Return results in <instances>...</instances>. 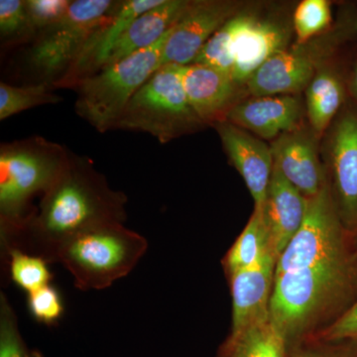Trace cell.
<instances>
[{"label": "cell", "instance_id": "cell-27", "mask_svg": "<svg viewBox=\"0 0 357 357\" xmlns=\"http://www.w3.org/2000/svg\"><path fill=\"white\" fill-rule=\"evenodd\" d=\"M237 15V14H236ZM236 16L227 21L206 42L194 63L208 66L231 75L234 67L232 39L236 29ZM231 77V76H230Z\"/></svg>", "mask_w": 357, "mask_h": 357}, {"label": "cell", "instance_id": "cell-23", "mask_svg": "<svg viewBox=\"0 0 357 357\" xmlns=\"http://www.w3.org/2000/svg\"><path fill=\"white\" fill-rule=\"evenodd\" d=\"M268 252H273V250L264 213L262 206H255V213L243 234L227 253L225 267L229 275L236 273L252 266Z\"/></svg>", "mask_w": 357, "mask_h": 357}, {"label": "cell", "instance_id": "cell-22", "mask_svg": "<svg viewBox=\"0 0 357 357\" xmlns=\"http://www.w3.org/2000/svg\"><path fill=\"white\" fill-rule=\"evenodd\" d=\"M344 100V88L337 75L319 70L307 86V117L312 130L323 133L335 116Z\"/></svg>", "mask_w": 357, "mask_h": 357}, {"label": "cell", "instance_id": "cell-14", "mask_svg": "<svg viewBox=\"0 0 357 357\" xmlns=\"http://www.w3.org/2000/svg\"><path fill=\"white\" fill-rule=\"evenodd\" d=\"M217 129L225 151L245 181L255 206H263L274 168L271 146L229 121H220Z\"/></svg>", "mask_w": 357, "mask_h": 357}, {"label": "cell", "instance_id": "cell-4", "mask_svg": "<svg viewBox=\"0 0 357 357\" xmlns=\"http://www.w3.org/2000/svg\"><path fill=\"white\" fill-rule=\"evenodd\" d=\"M147 249L144 236L123 223H107L70 238L56 263L70 272L79 290H103L128 276Z\"/></svg>", "mask_w": 357, "mask_h": 357}, {"label": "cell", "instance_id": "cell-9", "mask_svg": "<svg viewBox=\"0 0 357 357\" xmlns=\"http://www.w3.org/2000/svg\"><path fill=\"white\" fill-rule=\"evenodd\" d=\"M340 38L342 34L333 33L276 54L250 77L249 93L255 98L291 96L307 89Z\"/></svg>", "mask_w": 357, "mask_h": 357}, {"label": "cell", "instance_id": "cell-34", "mask_svg": "<svg viewBox=\"0 0 357 357\" xmlns=\"http://www.w3.org/2000/svg\"><path fill=\"white\" fill-rule=\"evenodd\" d=\"M351 89L354 96H356L357 98V66L356 69H354V75H352L351 77Z\"/></svg>", "mask_w": 357, "mask_h": 357}, {"label": "cell", "instance_id": "cell-13", "mask_svg": "<svg viewBox=\"0 0 357 357\" xmlns=\"http://www.w3.org/2000/svg\"><path fill=\"white\" fill-rule=\"evenodd\" d=\"M317 133L299 128L272 142L274 166L307 199L319 194L326 181L319 162Z\"/></svg>", "mask_w": 357, "mask_h": 357}, {"label": "cell", "instance_id": "cell-19", "mask_svg": "<svg viewBox=\"0 0 357 357\" xmlns=\"http://www.w3.org/2000/svg\"><path fill=\"white\" fill-rule=\"evenodd\" d=\"M180 73L188 102L199 121H210L227 112L238 86L229 74L196 63L180 66Z\"/></svg>", "mask_w": 357, "mask_h": 357}, {"label": "cell", "instance_id": "cell-1", "mask_svg": "<svg viewBox=\"0 0 357 357\" xmlns=\"http://www.w3.org/2000/svg\"><path fill=\"white\" fill-rule=\"evenodd\" d=\"M126 203V196L112 191L91 167L69 160L4 255L15 248L56 263L59 250L73 237L100 225L123 223Z\"/></svg>", "mask_w": 357, "mask_h": 357}, {"label": "cell", "instance_id": "cell-26", "mask_svg": "<svg viewBox=\"0 0 357 357\" xmlns=\"http://www.w3.org/2000/svg\"><path fill=\"white\" fill-rule=\"evenodd\" d=\"M332 21L330 2L326 0H304L296 8L293 27L297 44L311 41L314 36L326 30Z\"/></svg>", "mask_w": 357, "mask_h": 357}, {"label": "cell", "instance_id": "cell-7", "mask_svg": "<svg viewBox=\"0 0 357 357\" xmlns=\"http://www.w3.org/2000/svg\"><path fill=\"white\" fill-rule=\"evenodd\" d=\"M117 2L76 0L64 20L46 30L29 52V64L44 77L70 69L96 29L114 13Z\"/></svg>", "mask_w": 357, "mask_h": 357}, {"label": "cell", "instance_id": "cell-15", "mask_svg": "<svg viewBox=\"0 0 357 357\" xmlns=\"http://www.w3.org/2000/svg\"><path fill=\"white\" fill-rule=\"evenodd\" d=\"M164 0H129L121 4L109 20L89 37L83 50L70 66L69 74L61 83H79L84 77L102 70L110 52L123 33L138 16L158 6Z\"/></svg>", "mask_w": 357, "mask_h": 357}, {"label": "cell", "instance_id": "cell-25", "mask_svg": "<svg viewBox=\"0 0 357 357\" xmlns=\"http://www.w3.org/2000/svg\"><path fill=\"white\" fill-rule=\"evenodd\" d=\"M61 98L52 93L46 83L15 86L6 83L0 84V119H8L24 110L39 105L56 103Z\"/></svg>", "mask_w": 357, "mask_h": 357}, {"label": "cell", "instance_id": "cell-20", "mask_svg": "<svg viewBox=\"0 0 357 357\" xmlns=\"http://www.w3.org/2000/svg\"><path fill=\"white\" fill-rule=\"evenodd\" d=\"M190 3L191 1L184 0H164L158 6L141 14L114 45L103 68L153 46L182 17Z\"/></svg>", "mask_w": 357, "mask_h": 357}, {"label": "cell", "instance_id": "cell-5", "mask_svg": "<svg viewBox=\"0 0 357 357\" xmlns=\"http://www.w3.org/2000/svg\"><path fill=\"white\" fill-rule=\"evenodd\" d=\"M170 31L153 46L81 79L77 83V114L100 132L114 128L131 98L161 67Z\"/></svg>", "mask_w": 357, "mask_h": 357}, {"label": "cell", "instance_id": "cell-3", "mask_svg": "<svg viewBox=\"0 0 357 357\" xmlns=\"http://www.w3.org/2000/svg\"><path fill=\"white\" fill-rule=\"evenodd\" d=\"M352 276L349 255L275 276L270 318L290 351L310 324L349 289Z\"/></svg>", "mask_w": 357, "mask_h": 357}, {"label": "cell", "instance_id": "cell-18", "mask_svg": "<svg viewBox=\"0 0 357 357\" xmlns=\"http://www.w3.org/2000/svg\"><path fill=\"white\" fill-rule=\"evenodd\" d=\"M307 199L274 166L263 213L277 260L297 234L307 213Z\"/></svg>", "mask_w": 357, "mask_h": 357}, {"label": "cell", "instance_id": "cell-8", "mask_svg": "<svg viewBox=\"0 0 357 357\" xmlns=\"http://www.w3.org/2000/svg\"><path fill=\"white\" fill-rule=\"evenodd\" d=\"M342 227L332 191L326 183L319 194L307 199L304 222L277 260L275 276L347 256Z\"/></svg>", "mask_w": 357, "mask_h": 357}, {"label": "cell", "instance_id": "cell-6", "mask_svg": "<svg viewBox=\"0 0 357 357\" xmlns=\"http://www.w3.org/2000/svg\"><path fill=\"white\" fill-rule=\"evenodd\" d=\"M197 122L202 121L188 102L180 66L165 65L136 91L114 128L143 131L164 143Z\"/></svg>", "mask_w": 357, "mask_h": 357}, {"label": "cell", "instance_id": "cell-32", "mask_svg": "<svg viewBox=\"0 0 357 357\" xmlns=\"http://www.w3.org/2000/svg\"><path fill=\"white\" fill-rule=\"evenodd\" d=\"M290 357H357V340L344 342H304L295 345Z\"/></svg>", "mask_w": 357, "mask_h": 357}, {"label": "cell", "instance_id": "cell-28", "mask_svg": "<svg viewBox=\"0 0 357 357\" xmlns=\"http://www.w3.org/2000/svg\"><path fill=\"white\" fill-rule=\"evenodd\" d=\"M0 357H34L26 347L15 311L4 293L0 294Z\"/></svg>", "mask_w": 357, "mask_h": 357}, {"label": "cell", "instance_id": "cell-30", "mask_svg": "<svg viewBox=\"0 0 357 357\" xmlns=\"http://www.w3.org/2000/svg\"><path fill=\"white\" fill-rule=\"evenodd\" d=\"M26 13L31 31L49 29L64 20L73 1L70 0H27Z\"/></svg>", "mask_w": 357, "mask_h": 357}, {"label": "cell", "instance_id": "cell-16", "mask_svg": "<svg viewBox=\"0 0 357 357\" xmlns=\"http://www.w3.org/2000/svg\"><path fill=\"white\" fill-rule=\"evenodd\" d=\"M303 112L302 102L296 96H258L227 110V119L264 139H276L300 128Z\"/></svg>", "mask_w": 357, "mask_h": 357}, {"label": "cell", "instance_id": "cell-21", "mask_svg": "<svg viewBox=\"0 0 357 357\" xmlns=\"http://www.w3.org/2000/svg\"><path fill=\"white\" fill-rule=\"evenodd\" d=\"M218 357H290V347L269 317L231 333Z\"/></svg>", "mask_w": 357, "mask_h": 357}, {"label": "cell", "instance_id": "cell-17", "mask_svg": "<svg viewBox=\"0 0 357 357\" xmlns=\"http://www.w3.org/2000/svg\"><path fill=\"white\" fill-rule=\"evenodd\" d=\"M277 258L268 252L252 266L230 275L232 294V332L270 317V300Z\"/></svg>", "mask_w": 357, "mask_h": 357}, {"label": "cell", "instance_id": "cell-29", "mask_svg": "<svg viewBox=\"0 0 357 357\" xmlns=\"http://www.w3.org/2000/svg\"><path fill=\"white\" fill-rule=\"evenodd\" d=\"M27 306L33 318L47 326L58 323L64 314L61 294L51 284L27 294Z\"/></svg>", "mask_w": 357, "mask_h": 357}, {"label": "cell", "instance_id": "cell-31", "mask_svg": "<svg viewBox=\"0 0 357 357\" xmlns=\"http://www.w3.org/2000/svg\"><path fill=\"white\" fill-rule=\"evenodd\" d=\"M31 31L25 2L21 0L0 1V33L2 38L21 37Z\"/></svg>", "mask_w": 357, "mask_h": 357}, {"label": "cell", "instance_id": "cell-24", "mask_svg": "<svg viewBox=\"0 0 357 357\" xmlns=\"http://www.w3.org/2000/svg\"><path fill=\"white\" fill-rule=\"evenodd\" d=\"M6 257L11 280L26 293L50 285L53 273L49 269V263L43 258L15 248L7 250Z\"/></svg>", "mask_w": 357, "mask_h": 357}, {"label": "cell", "instance_id": "cell-33", "mask_svg": "<svg viewBox=\"0 0 357 357\" xmlns=\"http://www.w3.org/2000/svg\"><path fill=\"white\" fill-rule=\"evenodd\" d=\"M354 340H357V302L319 337V340L326 342Z\"/></svg>", "mask_w": 357, "mask_h": 357}, {"label": "cell", "instance_id": "cell-12", "mask_svg": "<svg viewBox=\"0 0 357 357\" xmlns=\"http://www.w3.org/2000/svg\"><path fill=\"white\" fill-rule=\"evenodd\" d=\"M335 206L344 229H357V114L345 112L328 141Z\"/></svg>", "mask_w": 357, "mask_h": 357}, {"label": "cell", "instance_id": "cell-2", "mask_svg": "<svg viewBox=\"0 0 357 357\" xmlns=\"http://www.w3.org/2000/svg\"><path fill=\"white\" fill-rule=\"evenodd\" d=\"M69 158L46 141L2 147L0 153V237L2 250L34 215L31 202L43 195L64 170Z\"/></svg>", "mask_w": 357, "mask_h": 357}, {"label": "cell", "instance_id": "cell-10", "mask_svg": "<svg viewBox=\"0 0 357 357\" xmlns=\"http://www.w3.org/2000/svg\"><path fill=\"white\" fill-rule=\"evenodd\" d=\"M234 1H191L182 17L171 28L162 53L161 67L194 63L206 42L223 24L238 14Z\"/></svg>", "mask_w": 357, "mask_h": 357}, {"label": "cell", "instance_id": "cell-11", "mask_svg": "<svg viewBox=\"0 0 357 357\" xmlns=\"http://www.w3.org/2000/svg\"><path fill=\"white\" fill-rule=\"evenodd\" d=\"M236 29L232 39L234 67L231 79L237 86L248 84L250 77L270 58L287 50L291 29L278 21L258 20L239 13L234 17Z\"/></svg>", "mask_w": 357, "mask_h": 357}]
</instances>
